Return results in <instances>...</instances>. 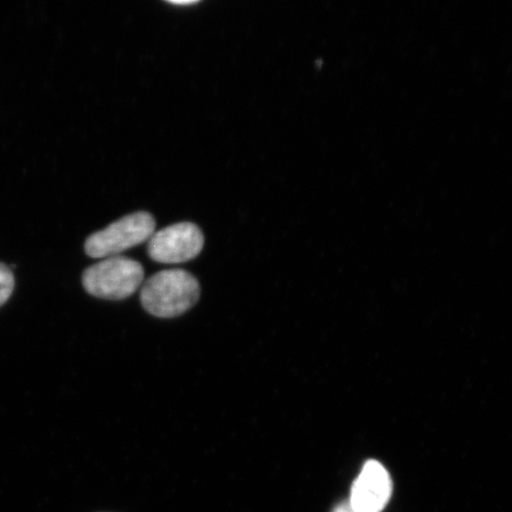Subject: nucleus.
<instances>
[{
    "instance_id": "obj_1",
    "label": "nucleus",
    "mask_w": 512,
    "mask_h": 512,
    "mask_svg": "<svg viewBox=\"0 0 512 512\" xmlns=\"http://www.w3.org/2000/svg\"><path fill=\"white\" fill-rule=\"evenodd\" d=\"M200 284L183 270L158 272L143 285L140 300L152 316L174 318L183 315L200 298Z\"/></svg>"
},
{
    "instance_id": "obj_2",
    "label": "nucleus",
    "mask_w": 512,
    "mask_h": 512,
    "mask_svg": "<svg viewBox=\"0 0 512 512\" xmlns=\"http://www.w3.org/2000/svg\"><path fill=\"white\" fill-rule=\"evenodd\" d=\"M144 268L125 256L104 259L85 271L82 284L91 296L107 300H123L142 286Z\"/></svg>"
},
{
    "instance_id": "obj_3",
    "label": "nucleus",
    "mask_w": 512,
    "mask_h": 512,
    "mask_svg": "<svg viewBox=\"0 0 512 512\" xmlns=\"http://www.w3.org/2000/svg\"><path fill=\"white\" fill-rule=\"evenodd\" d=\"M155 228L156 221L153 216L145 211H138L89 236L85 251L95 259L119 256L127 249L149 241L155 234Z\"/></svg>"
},
{
    "instance_id": "obj_4",
    "label": "nucleus",
    "mask_w": 512,
    "mask_h": 512,
    "mask_svg": "<svg viewBox=\"0 0 512 512\" xmlns=\"http://www.w3.org/2000/svg\"><path fill=\"white\" fill-rule=\"evenodd\" d=\"M203 246L202 230L194 223L182 222L153 234L147 252L160 264H182L195 259Z\"/></svg>"
},
{
    "instance_id": "obj_5",
    "label": "nucleus",
    "mask_w": 512,
    "mask_h": 512,
    "mask_svg": "<svg viewBox=\"0 0 512 512\" xmlns=\"http://www.w3.org/2000/svg\"><path fill=\"white\" fill-rule=\"evenodd\" d=\"M392 491L388 471L379 462L370 460L352 485L350 507L357 512H381L386 508Z\"/></svg>"
},
{
    "instance_id": "obj_6",
    "label": "nucleus",
    "mask_w": 512,
    "mask_h": 512,
    "mask_svg": "<svg viewBox=\"0 0 512 512\" xmlns=\"http://www.w3.org/2000/svg\"><path fill=\"white\" fill-rule=\"evenodd\" d=\"M15 290L14 273L9 266L0 262V307H2L11 298Z\"/></svg>"
},
{
    "instance_id": "obj_7",
    "label": "nucleus",
    "mask_w": 512,
    "mask_h": 512,
    "mask_svg": "<svg viewBox=\"0 0 512 512\" xmlns=\"http://www.w3.org/2000/svg\"><path fill=\"white\" fill-rule=\"evenodd\" d=\"M334 512H357L354 509L350 507L349 502H343L341 504H338L335 508Z\"/></svg>"
},
{
    "instance_id": "obj_8",
    "label": "nucleus",
    "mask_w": 512,
    "mask_h": 512,
    "mask_svg": "<svg viewBox=\"0 0 512 512\" xmlns=\"http://www.w3.org/2000/svg\"><path fill=\"white\" fill-rule=\"evenodd\" d=\"M172 4H175V5H191V4H196L197 2H192V0H187V2H183V0H178V2H174V0H172V2H170Z\"/></svg>"
}]
</instances>
